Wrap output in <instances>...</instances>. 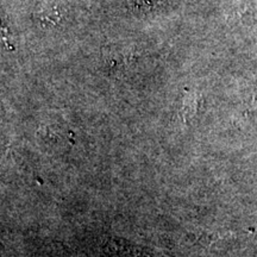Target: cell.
I'll use <instances>...</instances> for the list:
<instances>
[{"mask_svg":"<svg viewBox=\"0 0 257 257\" xmlns=\"http://www.w3.org/2000/svg\"><path fill=\"white\" fill-rule=\"evenodd\" d=\"M41 138L48 143H57L62 138L63 135H61V130L55 125H42L40 128Z\"/></svg>","mask_w":257,"mask_h":257,"instance_id":"1","label":"cell"},{"mask_svg":"<svg viewBox=\"0 0 257 257\" xmlns=\"http://www.w3.org/2000/svg\"><path fill=\"white\" fill-rule=\"evenodd\" d=\"M197 113H198L197 100H192L189 102H187V100H185L184 104H182L181 110H180L179 115L185 123H187L189 119L194 118L195 115H197Z\"/></svg>","mask_w":257,"mask_h":257,"instance_id":"2","label":"cell"},{"mask_svg":"<svg viewBox=\"0 0 257 257\" xmlns=\"http://www.w3.org/2000/svg\"><path fill=\"white\" fill-rule=\"evenodd\" d=\"M221 234L218 232H200L198 236V240L202 244H210L216 242V239L220 238Z\"/></svg>","mask_w":257,"mask_h":257,"instance_id":"3","label":"cell"}]
</instances>
